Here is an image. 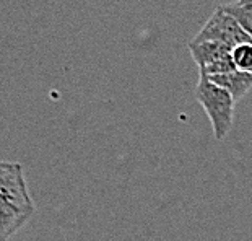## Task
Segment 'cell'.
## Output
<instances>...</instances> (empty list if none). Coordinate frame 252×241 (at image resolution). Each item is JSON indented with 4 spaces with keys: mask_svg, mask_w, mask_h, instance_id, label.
Here are the masks:
<instances>
[{
    "mask_svg": "<svg viewBox=\"0 0 252 241\" xmlns=\"http://www.w3.org/2000/svg\"><path fill=\"white\" fill-rule=\"evenodd\" d=\"M195 100L200 103L212 122L215 138L223 140L233 127L234 116V98L226 90L218 87L207 77L198 75V83L195 88Z\"/></svg>",
    "mask_w": 252,
    "mask_h": 241,
    "instance_id": "6da1fadb",
    "label": "cell"
},
{
    "mask_svg": "<svg viewBox=\"0 0 252 241\" xmlns=\"http://www.w3.org/2000/svg\"><path fill=\"white\" fill-rule=\"evenodd\" d=\"M0 202L33 215L34 204L26 184L23 167L17 162L0 160Z\"/></svg>",
    "mask_w": 252,
    "mask_h": 241,
    "instance_id": "7a4b0ae2",
    "label": "cell"
},
{
    "mask_svg": "<svg viewBox=\"0 0 252 241\" xmlns=\"http://www.w3.org/2000/svg\"><path fill=\"white\" fill-rule=\"evenodd\" d=\"M192 41H215L234 47L238 44H244V42H252V37L241 28L239 23L231 15L223 12L221 7L218 5L215 12L212 13V17L207 20V23L203 25V28L198 31Z\"/></svg>",
    "mask_w": 252,
    "mask_h": 241,
    "instance_id": "3957f363",
    "label": "cell"
},
{
    "mask_svg": "<svg viewBox=\"0 0 252 241\" xmlns=\"http://www.w3.org/2000/svg\"><path fill=\"white\" fill-rule=\"evenodd\" d=\"M189 52L198 66V69H202V67L210 66V64L229 59L231 57L233 47L228 44H223V42H215V41H203V42L190 41Z\"/></svg>",
    "mask_w": 252,
    "mask_h": 241,
    "instance_id": "277c9868",
    "label": "cell"
},
{
    "mask_svg": "<svg viewBox=\"0 0 252 241\" xmlns=\"http://www.w3.org/2000/svg\"><path fill=\"white\" fill-rule=\"evenodd\" d=\"M207 78L212 80L213 83H217L218 87L226 90L234 98V101H238L243 98V96H246V93L252 88V72L233 70V72L215 75V77H207Z\"/></svg>",
    "mask_w": 252,
    "mask_h": 241,
    "instance_id": "5b68a950",
    "label": "cell"
},
{
    "mask_svg": "<svg viewBox=\"0 0 252 241\" xmlns=\"http://www.w3.org/2000/svg\"><path fill=\"white\" fill-rule=\"evenodd\" d=\"M30 218L28 213L0 202V241H8Z\"/></svg>",
    "mask_w": 252,
    "mask_h": 241,
    "instance_id": "8992f818",
    "label": "cell"
},
{
    "mask_svg": "<svg viewBox=\"0 0 252 241\" xmlns=\"http://www.w3.org/2000/svg\"><path fill=\"white\" fill-rule=\"evenodd\" d=\"M223 12L238 21L239 26L252 37V0H236V2L220 5Z\"/></svg>",
    "mask_w": 252,
    "mask_h": 241,
    "instance_id": "52a82bcc",
    "label": "cell"
},
{
    "mask_svg": "<svg viewBox=\"0 0 252 241\" xmlns=\"http://www.w3.org/2000/svg\"><path fill=\"white\" fill-rule=\"evenodd\" d=\"M234 67L241 72H252V42H244L233 47Z\"/></svg>",
    "mask_w": 252,
    "mask_h": 241,
    "instance_id": "ba28073f",
    "label": "cell"
}]
</instances>
